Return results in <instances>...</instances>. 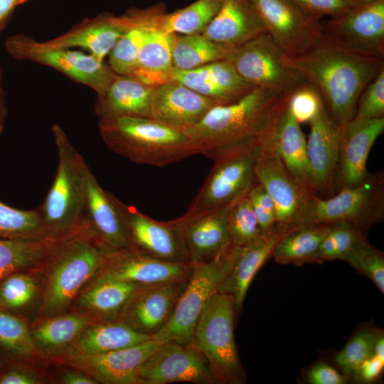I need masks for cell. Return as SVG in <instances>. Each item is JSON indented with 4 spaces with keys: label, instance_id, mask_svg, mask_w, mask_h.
<instances>
[{
    "label": "cell",
    "instance_id": "8d00e7d4",
    "mask_svg": "<svg viewBox=\"0 0 384 384\" xmlns=\"http://www.w3.org/2000/svg\"><path fill=\"white\" fill-rule=\"evenodd\" d=\"M141 286L130 282L97 279L82 296L80 304L100 315L114 318Z\"/></svg>",
    "mask_w": 384,
    "mask_h": 384
},
{
    "label": "cell",
    "instance_id": "ba28073f",
    "mask_svg": "<svg viewBox=\"0 0 384 384\" xmlns=\"http://www.w3.org/2000/svg\"><path fill=\"white\" fill-rule=\"evenodd\" d=\"M254 87L290 95L309 83L288 55L267 33L235 48L228 58Z\"/></svg>",
    "mask_w": 384,
    "mask_h": 384
},
{
    "label": "cell",
    "instance_id": "11a10c76",
    "mask_svg": "<svg viewBox=\"0 0 384 384\" xmlns=\"http://www.w3.org/2000/svg\"><path fill=\"white\" fill-rule=\"evenodd\" d=\"M383 366L384 361L373 355L362 363L356 373L363 381L370 382L380 374Z\"/></svg>",
    "mask_w": 384,
    "mask_h": 384
},
{
    "label": "cell",
    "instance_id": "c3c4849f",
    "mask_svg": "<svg viewBox=\"0 0 384 384\" xmlns=\"http://www.w3.org/2000/svg\"><path fill=\"white\" fill-rule=\"evenodd\" d=\"M288 107L294 119L302 124L315 119L325 105L319 91L308 83L289 96Z\"/></svg>",
    "mask_w": 384,
    "mask_h": 384
},
{
    "label": "cell",
    "instance_id": "f35d334b",
    "mask_svg": "<svg viewBox=\"0 0 384 384\" xmlns=\"http://www.w3.org/2000/svg\"><path fill=\"white\" fill-rule=\"evenodd\" d=\"M364 238V231L350 223L329 224L311 262L321 263L334 260L343 261L354 246Z\"/></svg>",
    "mask_w": 384,
    "mask_h": 384
},
{
    "label": "cell",
    "instance_id": "6f0895ef",
    "mask_svg": "<svg viewBox=\"0 0 384 384\" xmlns=\"http://www.w3.org/2000/svg\"><path fill=\"white\" fill-rule=\"evenodd\" d=\"M63 381L66 384H95V379L80 373L72 372L66 373L63 377Z\"/></svg>",
    "mask_w": 384,
    "mask_h": 384
},
{
    "label": "cell",
    "instance_id": "9c48e42d",
    "mask_svg": "<svg viewBox=\"0 0 384 384\" xmlns=\"http://www.w3.org/2000/svg\"><path fill=\"white\" fill-rule=\"evenodd\" d=\"M232 245L214 259L192 264L191 275L169 322L151 338L160 343H192L197 321L210 299L218 292L228 270Z\"/></svg>",
    "mask_w": 384,
    "mask_h": 384
},
{
    "label": "cell",
    "instance_id": "44dd1931",
    "mask_svg": "<svg viewBox=\"0 0 384 384\" xmlns=\"http://www.w3.org/2000/svg\"><path fill=\"white\" fill-rule=\"evenodd\" d=\"M234 203L196 215H183L174 220L181 233L191 264L208 262L232 245L228 217Z\"/></svg>",
    "mask_w": 384,
    "mask_h": 384
},
{
    "label": "cell",
    "instance_id": "d6a6232c",
    "mask_svg": "<svg viewBox=\"0 0 384 384\" xmlns=\"http://www.w3.org/2000/svg\"><path fill=\"white\" fill-rule=\"evenodd\" d=\"M329 228V224L302 225L281 234L274 246L273 257L282 265L311 262Z\"/></svg>",
    "mask_w": 384,
    "mask_h": 384
},
{
    "label": "cell",
    "instance_id": "7a4b0ae2",
    "mask_svg": "<svg viewBox=\"0 0 384 384\" xmlns=\"http://www.w3.org/2000/svg\"><path fill=\"white\" fill-rule=\"evenodd\" d=\"M291 58L319 91L326 110L339 127L354 117L363 90L384 69V60L350 53L321 34L303 53Z\"/></svg>",
    "mask_w": 384,
    "mask_h": 384
},
{
    "label": "cell",
    "instance_id": "603a6c76",
    "mask_svg": "<svg viewBox=\"0 0 384 384\" xmlns=\"http://www.w3.org/2000/svg\"><path fill=\"white\" fill-rule=\"evenodd\" d=\"M306 155L314 195H327L333 191L339 148V127L326 107L309 123Z\"/></svg>",
    "mask_w": 384,
    "mask_h": 384
},
{
    "label": "cell",
    "instance_id": "91938a15",
    "mask_svg": "<svg viewBox=\"0 0 384 384\" xmlns=\"http://www.w3.org/2000/svg\"><path fill=\"white\" fill-rule=\"evenodd\" d=\"M373 356L384 361V339L383 336L377 337L374 347H373Z\"/></svg>",
    "mask_w": 384,
    "mask_h": 384
},
{
    "label": "cell",
    "instance_id": "e575fe53",
    "mask_svg": "<svg viewBox=\"0 0 384 384\" xmlns=\"http://www.w3.org/2000/svg\"><path fill=\"white\" fill-rule=\"evenodd\" d=\"M122 16L128 28L110 52L107 65L117 75L131 76L137 65L144 26L139 9H129Z\"/></svg>",
    "mask_w": 384,
    "mask_h": 384
},
{
    "label": "cell",
    "instance_id": "52a82bcc",
    "mask_svg": "<svg viewBox=\"0 0 384 384\" xmlns=\"http://www.w3.org/2000/svg\"><path fill=\"white\" fill-rule=\"evenodd\" d=\"M383 216L384 175L378 172L357 186L340 189L334 196L310 194L296 227L347 223L365 232Z\"/></svg>",
    "mask_w": 384,
    "mask_h": 384
},
{
    "label": "cell",
    "instance_id": "db71d44e",
    "mask_svg": "<svg viewBox=\"0 0 384 384\" xmlns=\"http://www.w3.org/2000/svg\"><path fill=\"white\" fill-rule=\"evenodd\" d=\"M36 378L20 368L10 367L0 372V384H36Z\"/></svg>",
    "mask_w": 384,
    "mask_h": 384
},
{
    "label": "cell",
    "instance_id": "d4e9b609",
    "mask_svg": "<svg viewBox=\"0 0 384 384\" xmlns=\"http://www.w3.org/2000/svg\"><path fill=\"white\" fill-rule=\"evenodd\" d=\"M215 105H218L210 98L170 80L154 87L151 118L185 130L200 121Z\"/></svg>",
    "mask_w": 384,
    "mask_h": 384
},
{
    "label": "cell",
    "instance_id": "f6af8a7d",
    "mask_svg": "<svg viewBox=\"0 0 384 384\" xmlns=\"http://www.w3.org/2000/svg\"><path fill=\"white\" fill-rule=\"evenodd\" d=\"M171 80L210 98L217 105H228L235 102L214 82L203 66L187 70L174 68Z\"/></svg>",
    "mask_w": 384,
    "mask_h": 384
},
{
    "label": "cell",
    "instance_id": "8fae6325",
    "mask_svg": "<svg viewBox=\"0 0 384 384\" xmlns=\"http://www.w3.org/2000/svg\"><path fill=\"white\" fill-rule=\"evenodd\" d=\"M259 145L220 156L193 201L186 216L233 204L246 196L256 182L255 166Z\"/></svg>",
    "mask_w": 384,
    "mask_h": 384
},
{
    "label": "cell",
    "instance_id": "b9f144b4",
    "mask_svg": "<svg viewBox=\"0 0 384 384\" xmlns=\"http://www.w3.org/2000/svg\"><path fill=\"white\" fill-rule=\"evenodd\" d=\"M228 230L230 243L235 247L247 245L262 234L247 194L232 206Z\"/></svg>",
    "mask_w": 384,
    "mask_h": 384
},
{
    "label": "cell",
    "instance_id": "94428289",
    "mask_svg": "<svg viewBox=\"0 0 384 384\" xmlns=\"http://www.w3.org/2000/svg\"><path fill=\"white\" fill-rule=\"evenodd\" d=\"M350 1L358 4H370V3L377 1L378 0H350Z\"/></svg>",
    "mask_w": 384,
    "mask_h": 384
},
{
    "label": "cell",
    "instance_id": "1f68e13d",
    "mask_svg": "<svg viewBox=\"0 0 384 384\" xmlns=\"http://www.w3.org/2000/svg\"><path fill=\"white\" fill-rule=\"evenodd\" d=\"M47 237L38 240L0 238V281L16 272L48 260L66 238Z\"/></svg>",
    "mask_w": 384,
    "mask_h": 384
},
{
    "label": "cell",
    "instance_id": "9a60e30c",
    "mask_svg": "<svg viewBox=\"0 0 384 384\" xmlns=\"http://www.w3.org/2000/svg\"><path fill=\"white\" fill-rule=\"evenodd\" d=\"M274 41L290 57L306 50L321 36V18L289 0H250Z\"/></svg>",
    "mask_w": 384,
    "mask_h": 384
},
{
    "label": "cell",
    "instance_id": "6125c7cd",
    "mask_svg": "<svg viewBox=\"0 0 384 384\" xmlns=\"http://www.w3.org/2000/svg\"><path fill=\"white\" fill-rule=\"evenodd\" d=\"M2 84H3V70H2L1 67L0 66V93L4 92Z\"/></svg>",
    "mask_w": 384,
    "mask_h": 384
},
{
    "label": "cell",
    "instance_id": "681fc988",
    "mask_svg": "<svg viewBox=\"0 0 384 384\" xmlns=\"http://www.w3.org/2000/svg\"><path fill=\"white\" fill-rule=\"evenodd\" d=\"M384 117V69L363 90L358 100L353 118L371 119Z\"/></svg>",
    "mask_w": 384,
    "mask_h": 384
},
{
    "label": "cell",
    "instance_id": "816d5d0a",
    "mask_svg": "<svg viewBox=\"0 0 384 384\" xmlns=\"http://www.w3.org/2000/svg\"><path fill=\"white\" fill-rule=\"evenodd\" d=\"M304 11L322 18L339 16L358 4L350 0H289Z\"/></svg>",
    "mask_w": 384,
    "mask_h": 384
},
{
    "label": "cell",
    "instance_id": "7dc6e473",
    "mask_svg": "<svg viewBox=\"0 0 384 384\" xmlns=\"http://www.w3.org/2000/svg\"><path fill=\"white\" fill-rule=\"evenodd\" d=\"M377 336L370 331L359 333L351 338L335 357L337 364L346 373H353L373 355Z\"/></svg>",
    "mask_w": 384,
    "mask_h": 384
},
{
    "label": "cell",
    "instance_id": "2e32d148",
    "mask_svg": "<svg viewBox=\"0 0 384 384\" xmlns=\"http://www.w3.org/2000/svg\"><path fill=\"white\" fill-rule=\"evenodd\" d=\"M191 263L164 261L133 247L104 250L103 260L97 279H115L151 285L188 281Z\"/></svg>",
    "mask_w": 384,
    "mask_h": 384
},
{
    "label": "cell",
    "instance_id": "6da1fadb",
    "mask_svg": "<svg viewBox=\"0 0 384 384\" xmlns=\"http://www.w3.org/2000/svg\"><path fill=\"white\" fill-rule=\"evenodd\" d=\"M288 99L279 91L255 87L236 102L215 105L185 131L197 154L213 160L259 145Z\"/></svg>",
    "mask_w": 384,
    "mask_h": 384
},
{
    "label": "cell",
    "instance_id": "d590c367",
    "mask_svg": "<svg viewBox=\"0 0 384 384\" xmlns=\"http://www.w3.org/2000/svg\"><path fill=\"white\" fill-rule=\"evenodd\" d=\"M224 0H196L171 13L164 11L159 28L167 33H201L220 10Z\"/></svg>",
    "mask_w": 384,
    "mask_h": 384
},
{
    "label": "cell",
    "instance_id": "f546056e",
    "mask_svg": "<svg viewBox=\"0 0 384 384\" xmlns=\"http://www.w3.org/2000/svg\"><path fill=\"white\" fill-rule=\"evenodd\" d=\"M154 88L134 77L117 75L105 92L97 95L94 112L98 119L151 117Z\"/></svg>",
    "mask_w": 384,
    "mask_h": 384
},
{
    "label": "cell",
    "instance_id": "836d02e7",
    "mask_svg": "<svg viewBox=\"0 0 384 384\" xmlns=\"http://www.w3.org/2000/svg\"><path fill=\"white\" fill-rule=\"evenodd\" d=\"M233 48L218 44L202 33H174L172 58L174 68L191 70L212 62L228 59Z\"/></svg>",
    "mask_w": 384,
    "mask_h": 384
},
{
    "label": "cell",
    "instance_id": "ab89813d",
    "mask_svg": "<svg viewBox=\"0 0 384 384\" xmlns=\"http://www.w3.org/2000/svg\"><path fill=\"white\" fill-rule=\"evenodd\" d=\"M0 351L16 358L30 356L35 351L26 324L15 314L0 309Z\"/></svg>",
    "mask_w": 384,
    "mask_h": 384
},
{
    "label": "cell",
    "instance_id": "cb8c5ba5",
    "mask_svg": "<svg viewBox=\"0 0 384 384\" xmlns=\"http://www.w3.org/2000/svg\"><path fill=\"white\" fill-rule=\"evenodd\" d=\"M281 233L276 228L242 247H231L228 270L218 292L231 295L236 313L241 309L248 288L257 271L272 256Z\"/></svg>",
    "mask_w": 384,
    "mask_h": 384
},
{
    "label": "cell",
    "instance_id": "60d3db41",
    "mask_svg": "<svg viewBox=\"0 0 384 384\" xmlns=\"http://www.w3.org/2000/svg\"><path fill=\"white\" fill-rule=\"evenodd\" d=\"M89 322V318L77 314L58 316L46 321L33 333V341L44 347L64 345L73 340Z\"/></svg>",
    "mask_w": 384,
    "mask_h": 384
},
{
    "label": "cell",
    "instance_id": "ffe728a7",
    "mask_svg": "<svg viewBox=\"0 0 384 384\" xmlns=\"http://www.w3.org/2000/svg\"><path fill=\"white\" fill-rule=\"evenodd\" d=\"M186 282L141 286L124 305L119 320L151 337L169 322Z\"/></svg>",
    "mask_w": 384,
    "mask_h": 384
},
{
    "label": "cell",
    "instance_id": "4316f807",
    "mask_svg": "<svg viewBox=\"0 0 384 384\" xmlns=\"http://www.w3.org/2000/svg\"><path fill=\"white\" fill-rule=\"evenodd\" d=\"M266 33L267 28L250 0H224L201 33L214 43L235 48Z\"/></svg>",
    "mask_w": 384,
    "mask_h": 384
},
{
    "label": "cell",
    "instance_id": "30bf717a",
    "mask_svg": "<svg viewBox=\"0 0 384 384\" xmlns=\"http://www.w3.org/2000/svg\"><path fill=\"white\" fill-rule=\"evenodd\" d=\"M5 48L16 60H27L50 67L101 95L115 78L105 61L70 48L52 47L23 34L7 38Z\"/></svg>",
    "mask_w": 384,
    "mask_h": 384
},
{
    "label": "cell",
    "instance_id": "8992f818",
    "mask_svg": "<svg viewBox=\"0 0 384 384\" xmlns=\"http://www.w3.org/2000/svg\"><path fill=\"white\" fill-rule=\"evenodd\" d=\"M233 297L217 292L206 304L195 326L192 343L206 360L217 384L246 381L234 338Z\"/></svg>",
    "mask_w": 384,
    "mask_h": 384
},
{
    "label": "cell",
    "instance_id": "3957f363",
    "mask_svg": "<svg viewBox=\"0 0 384 384\" xmlns=\"http://www.w3.org/2000/svg\"><path fill=\"white\" fill-rule=\"evenodd\" d=\"M98 120L100 134L107 148L136 164L164 166L197 154L185 130L153 118Z\"/></svg>",
    "mask_w": 384,
    "mask_h": 384
},
{
    "label": "cell",
    "instance_id": "9f6ffc18",
    "mask_svg": "<svg viewBox=\"0 0 384 384\" xmlns=\"http://www.w3.org/2000/svg\"><path fill=\"white\" fill-rule=\"evenodd\" d=\"M18 0H0V35L6 28Z\"/></svg>",
    "mask_w": 384,
    "mask_h": 384
},
{
    "label": "cell",
    "instance_id": "7bdbcfd3",
    "mask_svg": "<svg viewBox=\"0 0 384 384\" xmlns=\"http://www.w3.org/2000/svg\"><path fill=\"white\" fill-rule=\"evenodd\" d=\"M21 272H14L0 281V309L12 314L25 307L33 299L36 282Z\"/></svg>",
    "mask_w": 384,
    "mask_h": 384
},
{
    "label": "cell",
    "instance_id": "277c9868",
    "mask_svg": "<svg viewBox=\"0 0 384 384\" xmlns=\"http://www.w3.org/2000/svg\"><path fill=\"white\" fill-rule=\"evenodd\" d=\"M52 132L57 148L58 167L52 186L39 209L49 235L64 237L80 229L86 222L82 156L60 125L53 124Z\"/></svg>",
    "mask_w": 384,
    "mask_h": 384
},
{
    "label": "cell",
    "instance_id": "bcb514c9",
    "mask_svg": "<svg viewBox=\"0 0 384 384\" xmlns=\"http://www.w3.org/2000/svg\"><path fill=\"white\" fill-rule=\"evenodd\" d=\"M203 67L214 82L235 102L255 87L240 75L233 64L228 59L212 62Z\"/></svg>",
    "mask_w": 384,
    "mask_h": 384
},
{
    "label": "cell",
    "instance_id": "be15d7a7",
    "mask_svg": "<svg viewBox=\"0 0 384 384\" xmlns=\"http://www.w3.org/2000/svg\"><path fill=\"white\" fill-rule=\"evenodd\" d=\"M28 1H30V0H18V6L21 5L23 4H25Z\"/></svg>",
    "mask_w": 384,
    "mask_h": 384
},
{
    "label": "cell",
    "instance_id": "4fadbf2b",
    "mask_svg": "<svg viewBox=\"0 0 384 384\" xmlns=\"http://www.w3.org/2000/svg\"><path fill=\"white\" fill-rule=\"evenodd\" d=\"M255 176L274 203L279 232L282 234L295 228L312 193L289 171L274 149L264 142L259 144Z\"/></svg>",
    "mask_w": 384,
    "mask_h": 384
},
{
    "label": "cell",
    "instance_id": "d6986e66",
    "mask_svg": "<svg viewBox=\"0 0 384 384\" xmlns=\"http://www.w3.org/2000/svg\"><path fill=\"white\" fill-rule=\"evenodd\" d=\"M80 167L85 188V218L100 246L104 250L132 247L114 195L100 186L82 156Z\"/></svg>",
    "mask_w": 384,
    "mask_h": 384
},
{
    "label": "cell",
    "instance_id": "f1b7e54d",
    "mask_svg": "<svg viewBox=\"0 0 384 384\" xmlns=\"http://www.w3.org/2000/svg\"><path fill=\"white\" fill-rule=\"evenodd\" d=\"M261 142L272 146L297 181L309 192L314 194L306 155V139L300 124L289 111L288 101L260 140Z\"/></svg>",
    "mask_w": 384,
    "mask_h": 384
},
{
    "label": "cell",
    "instance_id": "680465c9",
    "mask_svg": "<svg viewBox=\"0 0 384 384\" xmlns=\"http://www.w3.org/2000/svg\"><path fill=\"white\" fill-rule=\"evenodd\" d=\"M8 109L4 92L0 93V134L3 132Z\"/></svg>",
    "mask_w": 384,
    "mask_h": 384
},
{
    "label": "cell",
    "instance_id": "83f0119b",
    "mask_svg": "<svg viewBox=\"0 0 384 384\" xmlns=\"http://www.w3.org/2000/svg\"><path fill=\"white\" fill-rule=\"evenodd\" d=\"M127 29L122 16L102 13L82 20L70 30L44 42L55 48H82L104 61Z\"/></svg>",
    "mask_w": 384,
    "mask_h": 384
},
{
    "label": "cell",
    "instance_id": "f5cc1de1",
    "mask_svg": "<svg viewBox=\"0 0 384 384\" xmlns=\"http://www.w3.org/2000/svg\"><path fill=\"white\" fill-rule=\"evenodd\" d=\"M307 378L311 384H343L346 382L343 375L324 363L314 366L309 371Z\"/></svg>",
    "mask_w": 384,
    "mask_h": 384
},
{
    "label": "cell",
    "instance_id": "5bb4252c",
    "mask_svg": "<svg viewBox=\"0 0 384 384\" xmlns=\"http://www.w3.org/2000/svg\"><path fill=\"white\" fill-rule=\"evenodd\" d=\"M176 382L217 384L206 360L192 343H162L137 374V384Z\"/></svg>",
    "mask_w": 384,
    "mask_h": 384
},
{
    "label": "cell",
    "instance_id": "484cf974",
    "mask_svg": "<svg viewBox=\"0 0 384 384\" xmlns=\"http://www.w3.org/2000/svg\"><path fill=\"white\" fill-rule=\"evenodd\" d=\"M162 343L151 339L126 348L99 354L79 353L73 362L98 381L112 384H137V374L144 362Z\"/></svg>",
    "mask_w": 384,
    "mask_h": 384
},
{
    "label": "cell",
    "instance_id": "7402d4cb",
    "mask_svg": "<svg viewBox=\"0 0 384 384\" xmlns=\"http://www.w3.org/2000/svg\"><path fill=\"white\" fill-rule=\"evenodd\" d=\"M164 8L157 4L139 9L144 26L137 65L132 77L151 87L171 80L174 69L172 58L173 34L167 33L157 25V18Z\"/></svg>",
    "mask_w": 384,
    "mask_h": 384
},
{
    "label": "cell",
    "instance_id": "ee69618b",
    "mask_svg": "<svg viewBox=\"0 0 384 384\" xmlns=\"http://www.w3.org/2000/svg\"><path fill=\"white\" fill-rule=\"evenodd\" d=\"M353 267L366 275L384 292V257L382 252L364 238L344 258Z\"/></svg>",
    "mask_w": 384,
    "mask_h": 384
},
{
    "label": "cell",
    "instance_id": "f907efd6",
    "mask_svg": "<svg viewBox=\"0 0 384 384\" xmlns=\"http://www.w3.org/2000/svg\"><path fill=\"white\" fill-rule=\"evenodd\" d=\"M247 196L262 233L277 228L276 210L274 203L264 187L257 181Z\"/></svg>",
    "mask_w": 384,
    "mask_h": 384
},
{
    "label": "cell",
    "instance_id": "74e56055",
    "mask_svg": "<svg viewBox=\"0 0 384 384\" xmlns=\"http://www.w3.org/2000/svg\"><path fill=\"white\" fill-rule=\"evenodd\" d=\"M50 236L39 208L20 210L0 201V238L38 240Z\"/></svg>",
    "mask_w": 384,
    "mask_h": 384
},
{
    "label": "cell",
    "instance_id": "7c38bea8",
    "mask_svg": "<svg viewBox=\"0 0 384 384\" xmlns=\"http://www.w3.org/2000/svg\"><path fill=\"white\" fill-rule=\"evenodd\" d=\"M321 34L350 53L384 60V0L356 5L339 16L321 21Z\"/></svg>",
    "mask_w": 384,
    "mask_h": 384
},
{
    "label": "cell",
    "instance_id": "4dcf8cb0",
    "mask_svg": "<svg viewBox=\"0 0 384 384\" xmlns=\"http://www.w3.org/2000/svg\"><path fill=\"white\" fill-rule=\"evenodd\" d=\"M152 339L121 320L91 326L80 336L78 349L85 354H99L137 346Z\"/></svg>",
    "mask_w": 384,
    "mask_h": 384
},
{
    "label": "cell",
    "instance_id": "e0dca14e",
    "mask_svg": "<svg viewBox=\"0 0 384 384\" xmlns=\"http://www.w3.org/2000/svg\"><path fill=\"white\" fill-rule=\"evenodd\" d=\"M124 220L132 247L153 257L175 263H191L181 233L174 220H154L114 196Z\"/></svg>",
    "mask_w": 384,
    "mask_h": 384
},
{
    "label": "cell",
    "instance_id": "5b68a950",
    "mask_svg": "<svg viewBox=\"0 0 384 384\" xmlns=\"http://www.w3.org/2000/svg\"><path fill=\"white\" fill-rule=\"evenodd\" d=\"M104 250L87 223L65 238L50 255L52 270L43 311L53 314L64 310L82 286L98 272Z\"/></svg>",
    "mask_w": 384,
    "mask_h": 384
},
{
    "label": "cell",
    "instance_id": "ac0fdd59",
    "mask_svg": "<svg viewBox=\"0 0 384 384\" xmlns=\"http://www.w3.org/2000/svg\"><path fill=\"white\" fill-rule=\"evenodd\" d=\"M384 131V117L357 119L339 127L337 164L339 190L361 183L369 176L366 164L370 150Z\"/></svg>",
    "mask_w": 384,
    "mask_h": 384
}]
</instances>
